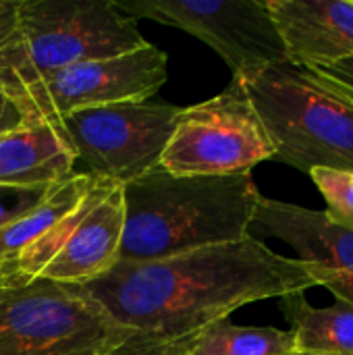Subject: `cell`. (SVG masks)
<instances>
[{
    "label": "cell",
    "instance_id": "cell-2",
    "mask_svg": "<svg viewBox=\"0 0 353 355\" xmlns=\"http://www.w3.org/2000/svg\"><path fill=\"white\" fill-rule=\"evenodd\" d=\"M252 173L171 175L156 166L123 185L125 229L119 262H148L241 241L260 202Z\"/></svg>",
    "mask_w": 353,
    "mask_h": 355
},
{
    "label": "cell",
    "instance_id": "cell-18",
    "mask_svg": "<svg viewBox=\"0 0 353 355\" xmlns=\"http://www.w3.org/2000/svg\"><path fill=\"white\" fill-rule=\"evenodd\" d=\"M50 187L46 189H25V187H6L0 185V227L6 223L23 216L31 208H35L42 198L46 196Z\"/></svg>",
    "mask_w": 353,
    "mask_h": 355
},
{
    "label": "cell",
    "instance_id": "cell-6",
    "mask_svg": "<svg viewBox=\"0 0 353 355\" xmlns=\"http://www.w3.org/2000/svg\"><path fill=\"white\" fill-rule=\"evenodd\" d=\"M123 229V187L96 179L79 204L29 248L8 287L35 279L83 287L104 277L119 262Z\"/></svg>",
    "mask_w": 353,
    "mask_h": 355
},
{
    "label": "cell",
    "instance_id": "cell-7",
    "mask_svg": "<svg viewBox=\"0 0 353 355\" xmlns=\"http://www.w3.org/2000/svg\"><path fill=\"white\" fill-rule=\"evenodd\" d=\"M275 148L237 79L218 96L181 108L160 156L171 175H243L273 160Z\"/></svg>",
    "mask_w": 353,
    "mask_h": 355
},
{
    "label": "cell",
    "instance_id": "cell-19",
    "mask_svg": "<svg viewBox=\"0 0 353 355\" xmlns=\"http://www.w3.org/2000/svg\"><path fill=\"white\" fill-rule=\"evenodd\" d=\"M308 71L320 85H325L329 92L345 100L353 106V58L341 60L337 64L329 67H314V69H304Z\"/></svg>",
    "mask_w": 353,
    "mask_h": 355
},
{
    "label": "cell",
    "instance_id": "cell-17",
    "mask_svg": "<svg viewBox=\"0 0 353 355\" xmlns=\"http://www.w3.org/2000/svg\"><path fill=\"white\" fill-rule=\"evenodd\" d=\"M312 181L327 200V214L343 227L353 229V173L314 168Z\"/></svg>",
    "mask_w": 353,
    "mask_h": 355
},
{
    "label": "cell",
    "instance_id": "cell-14",
    "mask_svg": "<svg viewBox=\"0 0 353 355\" xmlns=\"http://www.w3.org/2000/svg\"><path fill=\"white\" fill-rule=\"evenodd\" d=\"M94 181L96 179L92 177L73 173L64 181L52 185L35 208L0 227V287H8L12 283L17 266L29 252V248L60 216H64L79 204Z\"/></svg>",
    "mask_w": 353,
    "mask_h": 355
},
{
    "label": "cell",
    "instance_id": "cell-1",
    "mask_svg": "<svg viewBox=\"0 0 353 355\" xmlns=\"http://www.w3.org/2000/svg\"><path fill=\"white\" fill-rule=\"evenodd\" d=\"M83 287L131 333L117 355H152L183 349L204 327L241 306L318 285L300 260L279 256L248 235L160 260L117 262Z\"/></svg>",
    "mask_w": 353,
    "mask_h": 355
},
{
    "label": "cell",
    "instance_id": "cell-21",
    "mask_svg": "<svg viewBox=\"0 0 353 355\" xmlns=\"http://www.w3.org/2000/svg\"><path fill=\"white\" fill-rule=\"evenodd\" d=\"M152 355H185V354H183V349H171V352H158V354H152Z\"/></svg>",
    "mask_w": 353,
    "mask_h": 355
},
{
    "label": "cell",
    "instance_id": "cell-20",
    "mask_svg": "<svg viewBox=\"0 0 353 355\" xmlns=\"http://www.w3.org/2000/svg\"><path fill=\"white\" fill-rule=\"evenodd\" d=\"M23 123H25L23 112L19 110L15 100L6 92L0 89V139L12 133L15 129H19Z\"/></svg>",
    "mask_w": 353,
    "mask_h": 355
},
{
    "label": "cell",
    "instance_id": "cell-11",
    "mask_svg": "<svg viewBox=\"0 0 353 355\" xmlns=\"http://www.w3.org/2000/svg\"><path fill=\"white\" fill-rule=\"evenodd\" d=\"M252 231L291 245L318 287L353 304V229L339 225L325 210L260 198Z\"/></svg>",
    "mask_w": 353,
    "mask_h": 355
},
{
    "label": "cell",
    "instance_id": "cell-4",
    "mask_svg": "<svg viewBox=\"0 0 353 355\" xmlns=\"http://www.w3.org/2000/svg\"><path fill=\"white\" fill-rule=\"evenodd\" d=\"M243 87L275 148L273 160L310 175L353 173V106L293 64L233 77Z\"/></svg>",
    "mask_w": 353,
    "mask_h": 355
},
{
    "label": "cell",
    "instance_id": "cell-9",
    "mask_svg": "<svg viewBox=\"0 0 353 355\" xmlns=\"http://www.w3.org/2000/svg\"><path fill=\"white\" fill-rule=\"evenodd\" d=\"M166 81V54L150 42L123 54L64 67L8 96L25 121L60 127L77 110L121 102H148Z\"/></svg>",
    "mask_w": 353,
    "mask_h": 355
},
{
    "label": "cell",
    "instance_id": "cell-13",
    "mask_svg": "<svg viewBox=\"0 0 353 355\" xmlns=\"http://www.w3.org/2000/svg\"><path fill=\"white\" fill-rule=\"evenodd\" d=\"M75 173V152L62 127L25 121L0 139V185L46 189Z\"/></svg>",
    "mask_w": 353,
    "mask_h": 355
},
{
    "label": "cell",
    "instance_id": "cell-8",
    "mask_svg": "<svg viewBox=\"0 0 353 355\" xmlns=\"http://www.w3.org/2000/svg\"><path fill=\"white\" fill-rule=\"evenodd\" d=\"M181 108L121 102L67 114L60 127L75 152V175L127 185L160 164Z\"/></svg>",
    "mask_w": 353,
    "mask_h": 355
},
{
    "label": "cell",
    "instance_id": "cell-10",
    "mask_svg": "<svg viewBox=\"0 0 353 355\" xmlns=\"http://www.w3.org/2000/svg\"><path fill=\"white\" fill-rule=\"evenodd\" d=\"M121 12L185 29L214 48L233 77L287 64L266 0H112Z\"/></svg>",
    "mask_w": 353,
    "mask_h": 355
},
{
    "label": "cell",
    "instance_id": "cell-15",
    "mask_svg": "<svg viewBox=\"0 0 353 355\" xmlns=\"http://www.w3.org/2000/svg\"><path fill=\"white\" fill-rule=\"evenodd\" d=\"M300 355H353V304L337 300L329 308H314L304 293L279 300Z\"/></svg>",
    "mask_w": 353,
    "mask_h": 355
},
{
    "label": "cell",
    "instance_id": "cell-5",
    "mask_svg": "<svg viewBox=\"0 0 353 355\" xmlns=\"http://www.w3.org/2000/svg\"><path fill=\"white\" fill-rule=\"evenodd\" d=\"M129 339L85 287H0V355H117Z\"/></svg>",
    "mask_w": 353,
    "mask_h": 355
},
{
    "label": "cell",
    "instance_id": "cell-16",
    "mask_svg": "<svg viewBox=\"0 0 353 355\" xmlns=\"http://www.w3.org/2000/svg\"><path fill=\"white\" fill-rule=\"evenodd\" d=\"M185 355H293L295 339L291 331L275 327H239L221 318L191 337Z\"/></svg>",
    "mask_w": 353,
    "mask_h": 355
},
{
    "label": "cell",
    "instance_id": "cell-22",
    "mask_svg": "<svg viewBox=\"0 0 353 355\" xmlns=\"http://www.w3.org/2000/svg\"><path fill=\"white\" fill-rule=\"evenodd\" d=\"M293 355H300V354H293Z\"/></svg>",
    "mask_w": 353,
    "mask_h": 355
},
{
    "label": "cell",
    "instance_id": "cell-12",
    "mask_svg": "<svg viewBox=\"0 0 353 355\" xmlns=\"http://www.w3.org/2000/svg\"><path fill=\"white\" fill-rule=\"evenodd\" d=\"M289 64L329 67L353 58V0H266Z\"/></svg>",
    "mask_w": 353,
    "mask_h": 355
},
{
    "label": "cell",
    "instance_id": "cell-3",
    "mask_svg": "<svg viewBox=\"0 0 353 355\" xmlns=\"http://www.w3.org/2000/svg\"><path fill=\"white\" fill-rule=\"evenodd\" d=\"M146 44L112 0H0V89Z\"/></svg>",
    "mask_w": 353,
    "mask_h": 355
}]
</instances>
